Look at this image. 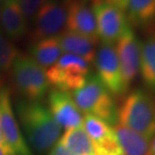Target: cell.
<instances>
[{
    "mask_svg": "<svg viewBox=\"0 0 155 155\" xmlns=\"http://www.w3.org/2000/svg\"><path fill=\"white\" fill-rule=\"evenodd\" d=\"M16 110L26 138L35 150L45 152L58 142L62 129L48 107L39 101L20 100Z\"/></svg>",
    "mask_w": 155,
    "mask_h": 155,
    "instance_id": "obj_1",
    "label": "cell"
},
{
    "mask_svg": "<svg viewBox=\"0 0 155 155\" xmlns=\"http://www.w3.org/2000/svg\"><path fill=\"white\" fill-rule=\"evenodd\" d=\"M117 123L152 139L155 135V97L151 92L135 89L117 108Z\"/></svg>",
    "mask_w": 155,
    "mask_h": 155,
    "instance_id": "obj_2",
    "label": "cell"
},
{
    "mask_svg": "<svg viewBox=\"0 0 155 155\" xmlns=\"http://www.w3.org/2000/svg\"><path fill=\"white\" fill-rule=\"evenodd\" d=\"M71 96L83 115L95 116L111 126L117 124V106L96 74L89 73L84 83L72 91Z\"/></svg>",
    "mask_w": 155,
    "mask_h": 155,
    "instance_id": "obj_3",
    "label": "cell"
},
{
    "mask_svg": "<svg viewBox=\"0 0 155 155\" xmlns=\"http://www.w3.org/2000/svg\"><path fill=\"white\" fill-rule=\"evenodd\" d=\"M12 78L18 91L29 101H39L48 92L46 70L28 55L19 54L11 66Z\"/></svg>",
    "mask_w": 155,
    "mask_h": 155,
    "instance_id": "obj_4",
    "label": "cell"
},
{
    "mask_svg": "<svg viewBox=\"0 0 155 155\" xmlns=\"http://www.w3.org/2000/svg\"><path fill=\"white\" fill-rule=\"evenodd\" d=\"M89 73V63L78 56L66 53L61 55L55 64L46 69L49 85L69 93L80 87Z\"/></svg>",
    "mask_w": 155,
    "mask_h": 155,
    "instance_id": "obj_5",
    "label": "cell"
},
{
    "mask_svg": "<svg viewBox=\"0 0 155 155\" xmlns=\"http://www.w3.org/2000/svg\"><path fill=\"white\" fill-rule=\"evenodd\" d=\"M91 8L94 13L98 39L102 43L113 44L129 25L124 11L106 0H90Z\"/></svg>",
    "mask_w": 155,
    "mask_h": 155,
    "instance_id": "obj_6",
    "label": "cell"
},
{
    "mask_svg": "<svg viewBox=\"0 0 155 155\" xmlns=\"http://www.w3.org/2000/svg\"><path fill=\"white\" fill-rule=\"evenodd\" d=\"M67 18V1L47 0L33 18L32 43L41 39L55 37L62 32Z\"/></svg>",
    "mask_w": 155,
    "mask_h": 155,
    "instance_id": "obj_7",
    "label": "cell"
},
{
    "mask_svg": "<svg viewBox=\"0 0 155 155\" xmlns=\"http://www.w3.org/2000/svg\"><path fill=\"white\" fill-rule=\"evenodd\" d=\"M96 76L111 95L122 96L127 90L124 86L115 45L101 43L95 56Z\"/></svg>",
    "mask_w": 155,
    "mask_h": 155,
    "instance_id": "obj_8",
    "label": "cell"
},
{
    "mask_svg": "<svg viewBox=\"0 0 155 155\" xmlns=\"http://www.w3.org/2000/svg\"><path fill=\"white\" fill-rule=\"evenodd\" d=\"M118 62L124 86L128 90L131 83L139 73L141 40L135 34L133 28L128 25L115 43Z\"/></svg>",
    "mask_w": 155,
    "mask_h": 155,
    "instance_id": "obj_9",
    "label": "cell"
},
{
    "mask_svg": "<svg viewBox=\"0 0 155 155\" xmlns=\"http://www.w3.org/2000/svg\"><path fill=\"white\" fill-rule=\"evenodd\" d=\"M0 126L12 155H33L15 118L10 93L7 89L0 90Z\"/></svg>",
    "mask_w": 155,
    "mask_h": 155,
    "instance_id": "obj_10",
    "label": "cell"
},
{
    "mask_svg": "<svg viewBox=\"0 0 155 155\" xmlns=\"http://www.w3.org/2000/svg\"><path fill=\"white\" fill-rule=\"evenodd\" d=\"M48 109L61 129L82 127L83 113L79 110L69 92L52 89L48 94Z\"/></svg>",
    "mask_w": 155,
    "mask_h": 155,
    "instance_id": "obj_11",
    "label": "cell"
},
{
    "mask_svg": "<svg viewBox=\"0 0 155 155\" xmlns=\"http://www.w3.org/2000/svg\"><path fill=\"white\" fill-rule=\"evenodd\" d=\"M65 27L67 31L84 36L96 44L99 41L94 13L91 6L85 0L67 1V18Z\"/></svg>",
    "mask_w": 155,
    "mask_h": 155,
    "instance_id": "obj_12",
    "label": "cell"
},
{
    "mask_svg": "<svg viewBox=\"0 0 155 155\" xmlns=\"http://www.w3.org/2000/svg\"><path fill=\"white\" fill-rule=\"evenodd\" d=\"M82 128L94 147L110 151H121L118 146L113 126L92 115L84 114Z\"/></svg>",
    "mask_w": 155,
    "mask_h": 155,
    "instance_id": "obj_13",
    "label": "cell"
},
{
    "mask_svg": "<svg viewBox=\"0 0 155 155\" xmlns=\"http://www.w3.org/2000/svg\"><path fill=\"white\" fill-rule=\"evenodd\" d=\"M0 28L10 39L22 38L28 30V21L13 0H3L0 5Z\"/></svg>",
    "mask_w": 155,
    "mask_h": 155,
    "instance_id": "obj_14",
    "label": "cell"
},
{
    "mask_svg": "<svg viewBox=\"0 0 155 155\" xmlns=\"http://www.w3.org/2000/svg\"><path fill=\"white\" fill-rule=\"evenodd\" d=\"M139 73L143 83L151 93L155 92V26L148 28L147 35L141 41Z\"/></svg>",
    "mask_w": 155,
    "mask_h": 155,
    "instance_id": "obj_15",
    "label": "cell"
},
{
    "mask_svg": "<svg viewBox=\"0 0 155 155\" xmlns=\"http://www.w3.org/2000/svg\"><path fill=\"white\" fill-rule=\"evenodd\" d=\"M59 45L62 52L66 54L78 56L84 59L87 63H93L96 56V48L93 41L82 35L70 31H62L57 35Z\"/></svg>",
    "mask_w": 155,
    "mask_h": 155,
    "instance_id": "obj_16",
    "label": "cell"
},
{
    "mask_svg": "<svg viewBox=\"0 0 155 155\" xmlns=\"http://www.w3.org/2000/svg\"><path fill=\"white\" fill-rule=\"evenodd\" d=\"M113 129L123 155H148L152 139L118 123L114 125Z\"/></svg>",
    "mask_w": 155,
    "mask_h": 155,
    "instance_id": "obj_17",
    "label": "cell"
},
{
    "mask_svg": "<svg viewBox=\"0 0 155 155\" xmlns=\"http://www.w3.org/2000/svg\"><path fill=\"white\" fill-rule=\"evenodd\" d=\"M30 57L45 70L56 63L62 55L57 36L33 42L29 48Z\"/></svg>",
    "mask_w": 155,
    "mask_h": 155,
    "instance_id": "obj_18",
    "label": "cell"
},
{
    "mask_svg": "<svg viewBox=\"0 0 155 155\" xmlns=\"http://www.w3.org/2000/svg\"><path fill=\"white\" fill-rule=\"evenodd\" d=\"M126 11L131 27L149 28L155 24V0H130Z\"/></svg>",
    "mask_w": 155,
    "mask_h": 155,
    "instance_id": "obj_19",
    "label": "cell"
},
{
    "mask_svg": "<svg viewBox=\"0 0 155 155\" xmlns=\"http://www.w3.org/2000/svg\"><path fill=\"white\" fill-rule=\"evenodd\" d=\"M58 143L75 155H95L94 145L82 127L66 130Z\"/></svg>",
    "mask_w": 155,
    "mask_h": 155,
    "instance_id": "obj_20",
    "label": "cell"
},
{
    "mask_svg": "<svg viewBox=\"0 0 155 155\" xmlns=\"http://www.w3.org/2000/svg\"><path fill=\"white\" fill-rule=\"evenodd\" d=\"M18 55L17 48L0 28V70H10L13 62Z\"/></svg>",
    "mask_w": 155,
    "mask_h": 155,
    "instance_id": "obj_21",
    "label": "cell"
},
{
    "mask_svg": "<svg viewBox=\"0 0 155 155\" xmlns=\"http://www.w3.org/2000/svg\"><path fill=\"white\" fill-rule=\"evenodd\" d=\"M20 8L26 20H33L35 14L47 0H13Z\"/></svg>",
    "mask_w": 155,
    "mask_h": 155,
    "instance_id": "obj_22",
    "label": "cell"
},
{
    "mask_svg": "<svg viewBox=\"0 0 155 155\" xmlns=\"http://www.w3.org/2000/svg\"><path fill=\"white\" fill-rule=\"evenodd\" d=\"M48 155H75V154L70 152V151L66 149L64 146H62L61 144H59L57 142L50 149V152H49Z\"/></svg>",
    "mask_w": 155,
    "mask_h": 155,
    "instance_id": "obj_23",
    "label": "cell"
},
{
    "mask_svg": "<svg viewBox=\"0 0 155 155\" xmlns=\"http://www.w3.org/2000/svg\"><path fill=\"white\" fill-rule=\"evenodd\" d=\"M107 2L111 3L114 6H116L117 8H119L122 11H126V9L128 7V4H129L130 0H106Z\"/></svg>",
    "mask_w": 155,
    "mask_h": 155,
    "instance_id": "obj_24",
    "label": "cell"
},
{
    "mask_svg": "<svg viewBox=\"0 0 155 155\" xmlns=\"http://www.w3.org/2000/svg\"><path fill=\"white\" fill-rule=\"evenodd\" d=\"M94 152L95 155H123L121 151H110L98 147H94Z\"/></svg>",
    "mask_w": 155,
    "mask_h": 155,
    "instance_id": "obj_25",
    "label": "cell"
},
{
    "mask_svg": "<svg viewBox=\"0 0 155 155\" xmlns=\"http://www.w3.org/2000/svg\"><path fill=\"white\" fill-rule=\"evenodd\" d=\"M0 146H1L4 150L7 151V152H8L9 154H10V155H12V154H11V152H10V150H9L8 146H7V144H6V142H5L4 137H3L2 130H1V126H0Z\"/></svg>",
    "mask_w": 155,
    "mask_h": 155,
    "instance_id": "obj_26",
    "label": "cell"
},
{
    "mask_svg": "<svg viewBox=\"0 0 155 155\" xmlns=\"http://www.w3.org/2000/svg\"><path fill=\"white\" fill-rule=\"evenodd\" d=\"M148 155H155V135L153 136L152 140H151V144H150V148H149V152Z\"/></svg>",
    "mask_w": 155,
    "mask_h": 155,
    "instance_id": "obj_27",
    "label": "cell"
},
{
    "mask_svg": "<svg viewBox=\"0 0 155 155\" xmlns=\"http://www.w3.org/2000/svg\"><path fill=\"white\" fill-rule=\"evenodd\" d=\"M0 155H10V154H9L6 150L3 149L1 146H0Z\"/></svg>",
    "mask_w": 155,
    "mask_h": 155,
    "instance_id": "obj_28",
    "label": "cell"
},
{
    "mask_svg": "<svg viewBox=\"0 0 155 155\" xmlns=\"http://www.w3.org/2000/svg\"><path fill=\"white\" fill-rule=\"evenodd\" d=\"M58 1H68V0H58Z\"/></svg>",
    "mask_w": 155,
    "mask_h": 155,
    "instance_id": "obj_29",
    "label": "cell"
},
{
    "mask_svg": "<svg viewBox=\"0 0 155 155\" xmlns=\"http://www.w3.org/2000/svg\"><path fill=\"white\" fill-rule=\"evenodd\" d=\"M2 1H3V0H0V5H1V3H2Z\"/></svg>",
    "mask_w": 155,
    "mask_h": 155,
    "instance_id": "obj_30",
    "label": "cell"
},
{
    "mask_svg": "<svg viewBox=\"0 0 155 155\" xmlns=\"http://www.w3.org/2000/svg\"><path fill=\"white\" fill-rule=\"evenodd\" d=\"M85 1H89V0H85Z\"/></svg>",
    "mask_w": 155,
    "mask_h": 155,
    "instance_id": "obj_31",
    "label": "cell"
}]
</instances>
